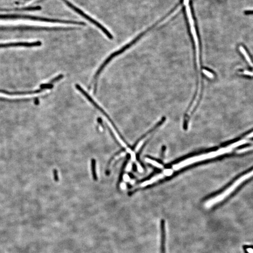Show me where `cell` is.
Returning a JSON list of instances; mask_svg holds the SVG:
<instances>
[{
    "mask_svg": "<svg viewBox=\"0 0 253 253\" xmlns=\"http://www.w3.org/2000/svg\"><path fill=\"white\" fill-rule=\"evenodd\" d=\"M234 149L232 146L230 145L228 146L218 150L216 151L210 152L209 153L203 154L199 156H195L193 157L187 158L186 160L182 161L178 164H175L173 166V169L175 171L180 170V169L185 168L186 166L191 165L195 163L204 161L205 160L214 158L218 156H220L222 155L225 154L226 153H229Z\"/></svg>",
    "mask_w": 253,
    "mask_h": 253,
    "instance_id": "obj_1",
    "label": "cell"
},
{
    "mask_svg": "<svg viewBox=\"0 0 253 253\" xmlns=\"http://www.w3.org/2000/svg\"><path fill=\"white\" fill-rule=\"evenodd\" d=\"M253 176V170H252V171L250 172L247 174L243 175L240 178L237 180L236 182H234L231 186L228 187L226 190L222 192V193L208 200V201L206 202L205 206L209 208V207L212 206L214 205H215L216 204H218L220 202L222 201L227 196H229L232 192H234L235 189L240 185L243 182H244L245 180H247V179H249V178H250L251 177Z\"/></svg>",
    "mask_w": 253,
    "mask_h": 253,
    "instance_id": "obj_2",
    "label": "cell"
},
{
    "mask_svg": "<svg viewBox=\"0 0 253 253\" xmlns=\"http://www.w3.org/2000/svg\"><path fill=\"white\" fill-rule=\"evenodd\" d=\"M145 33H146V31H144L141 33L140 34H139L138 36L136 37L131 41L130 42V43H128L127 44H126V45H125L124 46L122 47V48H121L120 49L118 50L117 51H115L114 53H113L109 57H108L107 59L100 65V66L99 67L97 71H96L95 75L94 76L93 81L95 82V87H94V89H95L94 92H95V93H96V92L97 86V79L99 78V75H100V74H101V72L104 69V68L106 67V66L109 63V62H110L114 58V57L118 56L119 55H121V53H123V52H124L126 50L128 49L130 47H131L132 45H135L138 41H139L140 40L141 38L144 36Z\"/></svg>",
    "mask_w": 253,
    "mask_h": 253,
    "instance_id": "obj_3",
    "label": "cell"
},
{
    "mask_svg": "<svg viewBox=\"0 0 253 253\" xmlns=\"http://www.w3.org/2000/svg\"><path fill=\"white\" fill-rule=\"evenodd\" d=\"M62 1H63L64 3H65V4L67 5L69 8L73 9V11L76 12L78 14H79V15H80L81 16H82L84 18H85L86 19L88 20L89 21H90L91 23L95 25V26L99 28L105 34V35H107V37L108 38L110 39H113V35L107 30V29L103 26L101 23H99L97 21L91 18V17L88 16V15L86 14L84 12H83L80 9H79L78 8H77V7L74 6L73 4H72L71 3H70L69 1H67V0H62Z\"/></svg>",
    "mask_w": 253,
    "mask_h": 253,
    "instance_id": "obj_4",
    "label": "cell"
},
{
    "mask_svg": "<svg viewBox=\"0 0 253 253\" xmlns=\"http://www.w3.org/2000/svg\"><path fill=\"white\" fill-rule=\"evenodd\" d=\"M42 43L39 41L33 42H12V43H4L0 44V48L9 47H39L41 45Z\"/></svg>",
    "mask_w": 253,
    "mask_h": 253,
    "instance_id": "obj_5",
    "label": "cell"
},
{
    "mask_svg": "<svg viewBox=\"0 0 253 253\" xmlns=\"http://www.w3.org/2000/svg\"><path fill=\"white\" fill-rule=\"evenodd\" d=\"M161 231V242H160V252L166 253V222L164 219L160 221V223Z\"/></svg>",
    "mask_w": 253,
    "mask_h": 253,
    "instance_id": "obj_6",
    "label": "cell"
},
{
    "mask_svg": "<svg viewBox=\"0 0 253 253\" xmlns=\"http://www.w3.org/2000/svg\"><path fill=\"white\" fill-rule=\"evenodd\" d=\"M43 91V89H40V90H35V91H20V92H9L8 91L3 90H0V93L5 94L9 96H18V95H31L34 94L39 93Z\"/></svg>",
    "mask_w": 253,
    "mask_h": 253,
    "instance_id": "obj_7",
    "label": "cell"
},
{
    "mask_svg": "<svg viewBox=\"0 0 253 253\" xmlns=\"http://www.w3.org/2000/svg\"><path fill=\"white\" fill-rule=\"evenodd\" d=\"M165 176H165V174H164L163 173L156 175L155 176L153 177L151 179L146 180V182H144L143 183H142L141 187H146V186H147L149 185L152 184H153L155 182H157L160 180L163 179Z\"/></svg>",
    "mask_w": 253,
    "mask_h": 253,
    "instance_id": "obj_8",
    "label": "cell"
},
{
    "mask_svg": "<svg viewBox=\"0 0 253 253\" xmlns=\"http://www.w3.org/2000/svg\"><path fill=\"white\" fill-rule=\"evenodd\" d=\"M146 161L148 163L150 164L151 165H152L153 166H155L156 168H158L159 169H163L164 168V166L161 164L159 163L157 161L154 160H152L151 158H146Z\"/></svg>",
    "mask_w": 253,
    "mask_h": 253,
    "instance_id": "obj_9",
    "label": "cell"
},
{
    "mask_svg": "<svg viewBox=\"0 0 253 253\" xmlns=\"http://www.w3.org/2000/svg\"><path fill=\"white\" fill-rule=\"evenodd\" d=\"M91 170H92V176L95 180H97V176L96 172V161L94 159L91 160Z\"/></svg>",
    "mask_w": 253,
    "mask_h": 253,
    "instance_id": "obj_10",
    "label": "cell"
},
{
    "mask_svg": "<svg viewBox=\"0 0 253 253\" xmlns=\"http://www.w3.org/2000/svg\"><path fill=\"white\" fill-rule=\"evenodd\" d=\"M173 170L171 169H168L164 170L163 172L164 174H165L166 176H171L173 174Z\"/></svg>",
    "mask_w": 253,
    "mask_h": 253,
    "instance_id": "obj_11",
    "label": "cell"
},
{
    "mask_svg": "<svg viewBox=\"0 0 253 253\" xmlns=\"http://www.w3.org/2000/svg\"><path fill=\"white\" fill-rule=\"evenodd\" d=\"M53 87V85L51 83H47V84H42L40 86V88L42 89H51Z\"/></svg>",
    "mask_w": 253,
    "mask_h": 253,
    "instance_id": "obj_12",
    "label": "cell"
},
{
    "mask_svg": "<svg viewBox=\"0 0 253 253\" xmlns=\"http://www.w3.org/2000/svg\"><path fill=\"white\" fill-rule=\"evenodd\" d=\"M63 77V75H59L58 77H55V78H53V79H52V80L50 82H49V83H51V84H52V83H53L56 82V81L60 80L61 79H62Z\"/></svg>",
    "mask_w": 253,
    "mask_h": 253,
    "instance_id": "obj_13",
    "label": "cell"
},
{
    "mask_svg": "<svg viewBox=\"0 0 253 253\" xmlns=\"http://www.w3.org/2000/svg\"><path fill=\"white\" fill-rule=\"evenodd\" d=\"M203 72H204V74H205L206 75H207L210 78H213V74L212 72H210L209 70H206V69H204Z\"/></svg>",
    "mask_w": 253,
    "mask_h": 253,
    "instance_id": "obj_14",
    "label": "cell"
},
{
    "mask_svg": "<svg viewBox=\"0 0 253 253\" xmlns=\"http://www.w3.org/2000/svg\"><path fill=\"white\" fill-rule=\"evenodd\" d=\"M53 174H54V178H55V180L57 182L58 180V176L57 170H54V171H53Z\"/></svg>",
    "mask_w": 253,
    "mask_h": 253,
    "instance_id": "obj_15",
    "label": "cell"
},
{
    "mask_svg": "<svg viewBox=\"0 0 253 253\" xmlns=\"http://www.w3.org/2000/svg\"><path fill=\"white\" fill-rule=\"evenodd\" d=\"M246 250L248 253H253V248H247Z\"/></svg>",
    "mask_w": 253,
    "mask_h": 253,
    "instance_id": "obj_16",
    "label": "cell"
},
{
    "mask_svg": "<svg viewBox=\"0 0 253 253\" xmlns=\"http://www.w3.org/2000/svg\"><path fill=\"white\" fill-rule=\"evenodd\" d=\"M245 13L246 14H253V10H249V11H245Z\"/></svg>",
    "mask_w": 253,
    "mask_h": 253,
    "instance_id": "obj_17",
    "label": "cell"
}]
</instances>
